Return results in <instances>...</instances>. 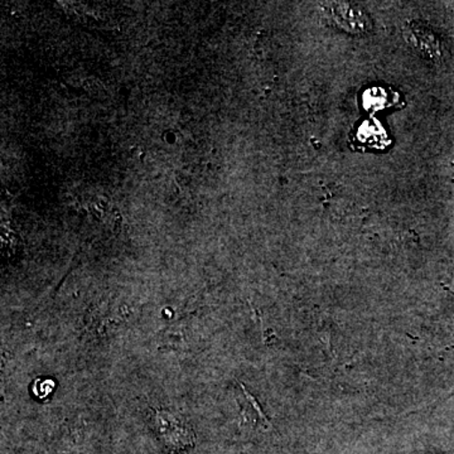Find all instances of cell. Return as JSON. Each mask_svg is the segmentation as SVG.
<instances>
[{
    "instance_id": "obj_1",
    "label": "cell",
    "mask_w": 454,
    "mask_h": 454,
    "mask_svg": "<svg viewBox=\"0 0 454 454\" xmlns=\"http://www.w3.org/2000/svg\"><path fill=\"white\" fill-rule=\"evenodd\" d=\"M334 18L340 26L346 27L348 31H363L366 22L364 20V14L361 9L348 7L346 4H340L334 8Z\"/></svg>"
}]
</instances>
